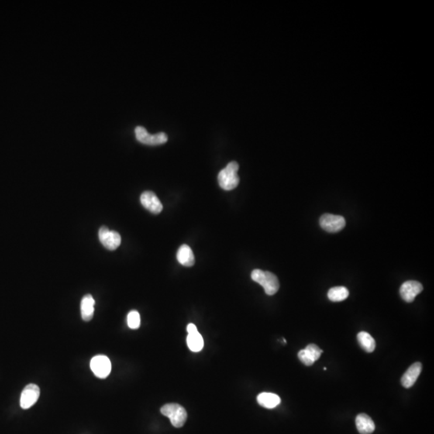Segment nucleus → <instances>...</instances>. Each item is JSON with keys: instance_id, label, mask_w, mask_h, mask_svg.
<instances>
[{"instance_id": "ddd939ff", "label": "nucleus", "mask_w": 434, "mask_h": 434, "mask_svg": "<svg viewBox=\"0 0 434 434\" xmlns=\"http://www.w3.org/2000/svg\"><path fill=\"white\" fill-rule=\"evenodd\" d=\"M94 305L95 300L91 294H86L83 297L81 302V318L85 322L92 319L94 315Z\"/></svg>"}, {"instance_id": "0eeeda50", "label": "nucleus", "mask_w": 434, "mask_h": 434, "mask_svg": "<svg viewBox=\"0 0 434 434\" xmlns=\"http://www.w3.org/2000/svg\"><path fill=\"white\" fill-rule=\"evenodd\" d=\"M90 367L98 378L105 379L111 373V362L107 356H96L91 359Z\"/></svg>"}, {"instance_id": "4468645a", "label": "nucleus", "mask_w": 434, "mask_h": 434, "mask_svg": "<svg viewBox=\"0 0 434 434\" xmlns=\"http://www.w3.org/2000/svg\"><path fill=\"white\" fill-rule=\"evenodd\" d=\"M177 260L182 266L191 267L195 264V256L191 248L187 245L180 246L177 252Z\"/></svg>"}, {"instance_id": "2eb2a0df", "label": "nucleus", "mask_w": 434, "mask_h": 434, "mask_svg": "<svg viewBox=\"0 0 434 434\" xmlns=\"http://www.w3.org/2000/svg\"><path fill=\"white\" fill-rule=\"evenodd\" d=\"M256 401L261 406L266 408H273L281 403V399L277 394L271 393H262L256 397Z\"/></svg>"}, {"instance_id": "7ed1b4c3", "label": "nucleus", "mask_w": 434, "mask_h": 434, "mask_svg": "<svg viewBox=\"0 0 434 434\" xmlns=\"http://www.w3.org/2000/svg\"><path fill=\"white\" fill-rule=\"evenodd\" d=\"M160 412L165 417L170 419V423L176 428L184 426L187 421V411L184 407L179 404H167L163 405Z\"/></svg>"}, {"instance_id": "423d86ee", "label": "nucleus", "mask_w": 434, "mask_h": 434, "mask_svg": "<svg viewBox=\"0 0 434 434\" xmlns=\"http://www.w3.org/2000/svg\"><path fill=\"white\" fill-rule=\"evenodd\" d=\"M100 242L105 249L115 250L119 247L122 242V237L116 231H111L106 226L100 228L98 232Z\"/></svg>"}, {"instance_id": "39448f33", "label": "nucleus", "mask_w": 434, "mask_h": 434, "mask_svg": "<svg viewBox=\"0 0 434 434\" xmlns=\"http://www.w3.org/2000/svg\"><path fill=\"white\" fill-rule=\"evenodd\" d=\"M321 228L326 232H338L342 230L346 225V221L342 215L333 214H324L319 220Z\"/></svg>"}, {"instance_id": "a211bd4d", "label": "nucleus", "mask_w": 434, "mask_h": 434, "mask_svg": "<svg viewBox=\"0 0 434 434\" xmlns=\"http://www.w3.org/2000/svg\"><path fill=\"white\" fill-rule=\"evenodd\" d=\"M349 291L344 287H336L330 289L328 297L331 301H342L348 298Z\"/></svg>"}, {"instance_id": "f03ea898", "label": "nucleus", "mask_w": 434, "mask_h": 434, "mask_svg": "<svg viewBox=\"0 0 434 434\" xmlns=\"http://www.w3.org/2000/svg\"><path fill=\"white\" fill-rule=\"evenodd\" d=\"M239 165L236 162H231L225 169L220 171L218 182L222 189L231 191L236 188L239 184L240 178L237 175Z\"/></svg>"}, {"instance_id": "6e6552de", "label": "nucleus", "mask_w": 434, "mask_h": 434, "mask_svg": "<svg viewBox=\"0 0 434 434\" xmlns=\"http://www.w3.org/2000/svg\"><path fill=\"white\" fill-rule=\"evenodd\" d=\"M40 394L39 387L36 384H29L24 388L20 396V407L28 409L37 402Z\"/></svg>"}, {"instance_id": "4be33fe9", "label": "nucleus", "mask_w": 434, "mask_h": 434, "mask_svg": "<svg viewBox=\"0 0 434 434\" xmlns=\"http://www.w3.org/2000/svg\"><path fill=\"white\" fill-rule=\"evenodd\" d=\"M187 333L191 334L195 333V332L198 331V330H197V327H196L195 324L190 323L187 325Z\"/></svg>"}, {"instance_id": "9d476101", "label": "nucleus", "mask_w": 434, "mask_h": 434, "mask_svg": "<svg viewBox=\"0 0 434 434\" xmlns=\"http://www.w3.org/2000/svg\"><path fill=\"white\" fill-rule=\"evenodd\" d=\"M140 201L142 206L148 211H150L151 213L157 215L163 210V204L161 201H159L157 196L152 191H146L142 193L141 195Z\"/></svg>"}, {"instance_id": "f8f14e48", "label": "nucleus", "mask_w": 434, "mask_h": 434, "mask_svg": "<svg viewBox=\"0 0 434 434\" xmlns=\"http://www.w3.org/2000/svg\"><path fill=\"white\" fill-rule=\"evenodd\" d=\"M356 428L360 434L373 433L375 430V424L373 419L368 415L360 414L356 417Z\"/></svg>"}, {"instance_id": "dca6fc26", "label": "nucleus", "mask_w": 434, "mask_h": 434, "mask_svg": "<svg viewBox=\"0 0 434 434\" xmlns=\"http://www.w3.org/2000/svg\"><path fill=\"white\" fill-rule=\"evenodd\" d=\"M358 342L365 352L367 353H372L374 352L376 348V341L371 336L370 334L362 331L359 332L357 335Z\"/></svg>"}, {"instance_id": "20e7f679", "label": "nucleus", "mask_w": 434, "mask_h": 434, "mask_svg": "<svg viewBox=\"0 0 434 434\" xmlns=\"http://www.w3.org/2000/svg\"><path fill=\"white\" fill-rule=\"evenodd\" d=\"M135 135L137 140L143 144L150 145V146H156L166 143L168 140L167 135L161 132L156 135H150L147 131L142 126H137L135 128Z\"/></svg>"}, {"instance_id": "1a4fd4ad", "label": "nucleus", "mask_w": 434, "mask_h": 434, "mask_svg": "<svg viewBox=\"0 0 434 434\" xmlns=\"http://www.w3.org/2000/svg\"><path fill=\"white\" fill-rule=\"evenodd\" d=\"M422 290L423 287L421 283L417 281H408L403 283L400 289V294L404 301L413 302Z\"/></svg>"}, {"instance_id": "f257e3e1", "label": "nucleus", "mask_w": 434, "mask_h": 434, "mask_svg": "<svg viewBox=\"0 0 434 434\" xmlns=\"http://www.w3.org/2000/svg\"><path fill=\"white\" fill-rule=\"evenodd\" d=\"M251 277L255 283H258L264 288L267 295H273L278 291L280 287L278 278L273 273L262 270H254L251 273Z\"/></svg>"}, {"instance_id": "412c9836", "label": "nucleus", "mask_w": 434, "mask_h": 434, "mask_svg": "<svg viewBox=\"0 0 434 434\" xmlns=\"http://www.w3.org/2000/svg\"><path fill=\"white\" fill-rule=\"evenodd\" d=\"M305 349H307L309 352V353L311 354V356H312L315 361H317L320 358L321 355L322 353V350H321L320 348H318L315 344H309L308 346H307Z\"/></svg>"}, {"instance_id": "f3484780", "label": "nucleus", "mask_w": 434, "mask_h": 434, "mask_svg": "<svg viewBox=\"0 0 434 434\" xmlns=\"http://www.w3.org/2000/svg\"><path fill=\"white\" fill-rule=\"evenodd\" d=\"M187 343L191 352H201L204 348V339L202 335L199 333V331H197L195 333L188 334Z\"/></svg>"}, {"instance_id": "9b49d317", "label": "nucleus", "mask_w": 434, "mask_h": 434, "mask_svg": "<svg viewBox=\"0 0 434 434\" xmlns=\"http://www.w3.org/2000/svg\"><path fill=\"white\" fill-rule=\"evenodd\" d=\"M422 370V364L421 363H415L410 366L406 373L403 375L401 378V384L405 388L413 387L418 380V376Z\"/></svg>"}, {"instance_id": "aec40b11", "label": "nucleus", "mask_w": 434, "mask_h": 434, "mask_svg": "<svg viewBox=\"0 0 434 434\" xmlns=\"http://www.w3.org/2000/svg\"><path fill=\"white\" fill-rule=\"evenodd\" d=\"M298 359H300V361L303 363V364H305L306 366H311L315 362L314 359H313L312 356H311V354L309 353V352L307 349L300 351L298 352Z\"/></svg>"}, {"instance_id": "6ab92c4d", "label": "nucleus", "mask_w": 434, "mask_h": 434, "mask_svg": "<svg viewBox=\"0 0 434 434\" xmlns=\"http://www.w3.org/2000/svg\"><path fill=\"white\" fill-rule=\"evenodd\" d=\"M127 324L131 329L136 330L141 325V318L139 313L136 311H132L128 314Z\"/></svg>"}]
</instances>
